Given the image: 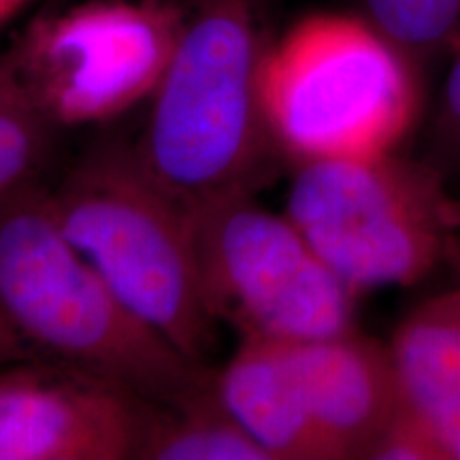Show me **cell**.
Returning <instances> with one entry per match:
<instances>
[{"instance_id": "obj_9", "label": "cell", "mask_w": 460, "mask_h": 460, "mask_svg": "<svg viewBox=\"0 0 460 460\" xmlns=\"http://www.w3.org/2000/svg\"><path fill=\"white\" fill-rule=\"evenodd\" d=\"M288 345L324 458H369L399 402L390 345L356 331Z\"/></svg>"}, {"instance_id": "obj_4", "label": "cell", "mask_w": 460, "mask_h": 460, "mask_svg": "<svg viewBox=\"0 0 460 460\" xmlns=\"http://www.w3.org/2000/svg\"><path fill=\"white\" fill-rule=\"evenodd\" d=\"M62 234L128 307L190 358L207 362L216 322L200 296L192 217L130 147L88 154L49 190Z\"/></svg>"}, {"instance_id": "obj_3", "label": "cell", "mask_w": 460, "mask_h": 460, "mask_svg": "<svg viewBox=\"0 0 460 460\" xmlns=\"http://www.w3.org/2000/svg\"><path fill=\"white\" fill-rule=\"evenodd\" d=\"M420 68L358 13H309L261 66L269 135L296 166L394 152L416 122Z\"/></svg>"}, {"instance_id": "obj_2", "label": "cell", "mask_w": 460, "mask_h": 460, "mask_svg": "<svg viewBox=\"0 0 460 460\" xmlns=\"http://www.w3.org/2000/svg\"><path fill=\"white\" fill-rule=\"evenodd\" d=\"M271 39L261 0H188L181 41L132 146L147 175L188 209L254 197L271 172L278 149L261 99Z\"/></svg>"}, {"instance_id": "obj_13", "label": "cell", "mask_w": 460, "mask_h": 460, "mask_svg": "<svg viewBox=\"0 0 460 460\" xmlns=\"http://www.w3.org/2000/svg\"><path fill=\"white\" fill-rule=\"evenodd\" d=\"M54 130L22 84L9 49L0 51V200L37 181Z\"/></svg>"}, {"instance_id": "obj_6", "label": "cell", "mask_w": 460, "mask_h": 460, "mask_svg": "<svg viewBox=\"0 0 460 460\" xmlns=\"http://www.w3.org/2000/svg\"><path fill=\"white\" fill-rule=\"evenodd\" d=\"M200 296L239 339L305 341L354 331L356 292L286 214L247 197L190 209Z\"/></svg>"}, {"instance_id": "obj_15", "label": "cell", "mask_w": 460, "mask_h": 460, "mask_svg": "<svg viewBox=\"0 0 460 460\" xmlns=\"http://www.w3.org/2000/svg\"><path fill=\"white\" fill-rule=\"evenodd\" d=\"M437 169L460 171V37L447 54L444 84L430 126V160Z\"/></svg>"}, {"instance_id": "obj_1", "label": "cell", "mask_w": 460, "mask_h": 460, "mask_svg": "<svg viewBox=\"0 0 460 460\" xmlns=\"http://www.w3.org/2000/svg\"><path fill=\"white\" fill-rule=\"evenodd\" d=\"M0 307L31 358L107 379L156 405L216 384L217 371L141 320L75 250L39 180L0 200Z\"/></svg>"}, {"instance_id": "obj_12", "label": "cell", "mask_w": 460, "mask_h": 460, "mask_svg": "<svg viewBox=\"0 0 460 460\" xmlns=\"http://www.w3.org/2000/svg\"><path fill=\"white\" fill-rule=\"evenodd\" d=\"M139 460H273L241 427L216 384L177 405H156Z\"/></svg>"}, {"instance_id": "obj_18", "label": "cell", "mask_w": 460, "mask_h": 460, "mask_svg": "<svg viewBox=\"0 0 460 460\" xmlns=\"http://www.w3.org/2000/svg\"><path fill=\"white\" fill-rule=\"evenodd\" d=\"M37 0H0V31L7 28L11 22L17 20Z\"/></svg>"}, {"instance_id": "obj_16", "label": "cell", "mask_w": 460, "mask_h": 460, "mask_svg": "<svg viewBox=\"0 0 460 460\" xmlns=\"http://www.w3.org/2000/svg\"><path fill=\"white\" fill-rule=\"evenodd\" d=\"M373 460H450L433 429L399 399L369 454Z\"/></svg>"}, {"instance_id": "obj_11", "label": "cell", "mask_w": 460, "mask_h": 460, "mask_svg": "<svg viewBox=\"0 0 460 460\" xmlns=\"http://www.w3.org/2000/svg\"><path fill=\"white\" fill-rule=\"evenodd\" d=\"M399 399L460 460V284L401 322L390 343Z\"/></svg>"}, {"instance_id": "obj_8", "label": "cell", "mask_w": 460, "mask_h": 460, "mask_svg": "<svg viewBox=\"0 0 460 460\" xmlns=\"http://www.w3.org/2000/svg\"><path fill=\"white\" fill-rule=\"evenodd\" d=\"M156 402L45 360L0 371V460H139Z\"/></svg>"}, {"instance_id": "obj_10", "label": "cell", "mask_w": 460, "mask_h": 460, "mask_svg": "<svg viewBox=\"0 0 460 460\" xmlns=\"http://www.w3.org/2000/svg\"><path fill=\"white\" fill-rule=\"evenodd\" d=\"M226 410L273 460H326L303 407L290 345L281 339H241L216 373Z\"/></svg>"}, {"instance_id": "obj_17", "label": "cell", "mask_w": 460, "mask_h": 460, "mask_svg": "<svg viewBox=\"0 0 460 460\" xmlns=\"http://www.w3.org/2000/svg\"><path fill=\"white\" fill-rule=\"evenodd\" d=\"M20 360H31V356H28L26 348L22 345L20 337L15 335V331L11 329L7 315L0 307V367H9Z\"/></svg>"}, {"instance_id": "obj_19", "label": "cell", "mask_w": 460, "mask_h": 460, "mask_svg": "<svg viewBox=\"0 0 460 460\" xmlns=\"http://www.w3.org/2000/svg\"><path fill=\"white\" fill-rule=\"evenodd\" d=\"M446 262L452 264V269L456 271L458 279H460V226L454 230L450 243H447V252H446Z\"/></svg>"}, {"instance_id": "obj_5", "label": "cell", "mask_w": 460, "mask_h": 460, "mask_svg": "<svg viewBox=\"0 0 460 460\" xmlns=\"http://www.w3.org/2000/svg\"><path fill=\"white\" fill-rule=\"evenodd\" d=\"M286 216L360 295L411 286L446 261L460 203L433 163L390 152L296 166Z\"/></svg>"}, {"instance_id": "obj_14", "label": "cell", "mask_w": 460, "mask_h": 460, "mask_svg": "<svg viewBox=\"0 0 460 460\" xmlns=\"http://www.w3.org/2000/svg\"><path fill=\"white\" fill-rule=\"evenodd\" d=\"M356 13L424 68L460 37V0H356Z\"/></svg>"}, {"instance_id": "obj_7", "label": "cell", "mask_w": 460, "mask_h": 460, "mask_svg": "<svg viewBox=\"0 0 460 460\" xmlns=\"http://www.w3.org/2000/svg\"><path fill=\"white\" fill-rule=\"evenodd\" d=\"M188 20V0H82L41 11L9 45L56 128L101 124L149 101Z\"/></svg>"}]
</instances>
